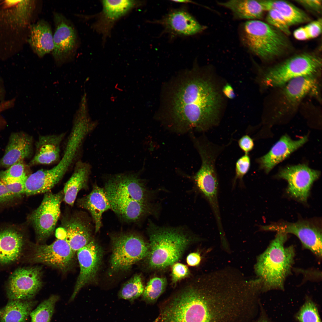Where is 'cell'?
Masks as SVG:
<instances>
[{
  "instance_id": "6da1fadb",
  "label": "cell",
  "mask_w": 322,
  "mask_h": 322,
  "mask_svg": "<svg viewBox=\"0 0 322 322\" xmlns=\"http://www.w3.org/2000/svg\"><path fill=\"white\" fill-rule=\"evenodd\" d=\"M156 322H247L248 308L234 287L206 275L159 303Z\"/></svg>"
},
{
  "instance_id": "7a4b0ae2",
  "label": "cell",
  "mask_w": 322,
  "mask_h": 322,
  "mask_svg": "<svg viewBox=\"0 0 322 322\" xmlns=\"http://www.w3.org/2000/svg\"><path fill=\"white\" fill-rule=\"evenodd\" d=\"M185 74L170 92L168 112L179 129L206 130L219 122L222 92L202 69L195 66Z\"/></svg>"
},
{
  "instance_id": "3957f363",
  "label": "cell",
  "mask_w": 322,
  "mask_h": 322,
  "mask_svg": "<svg viewBox=\"0 0 322 322\" xmlns=\"http://www.w3.org/2000/svg\"><path fill=\"white\" fill-rule=\"evenodd\" d=\"M148 227L149 251L146 257L151 270H164L172 265L191 243L199 239L181 227H159L151 222Z\"/></svg>"
},
{
  "instance_id": "277c9868",
  "label": "cell",
  "mask_w": 322,
  "mask_h": 322,
  "mask_svg": "<svg viewBox=\"0 0 322 322\" xmlns=\"http://www.w3.org/2000/svg\"><path fill=\"white\" fill-rule=\"evenodd\" d=\"M267 249L258 258L255 272L262 283L264 291L284 289L286 277L292 268L295 256L292 246L286 247L287 234L277 232Z\"/></svg>"
},
{
  "instance_id": "5b68a950",
  "label": "cell",
  "mask_w": 322,
  "mask_h": 322,
  "mask_svg": "<svg viewBox=\"0 0 322 322\" xmlns=\"http://www.w3.org/2000/svg\"><path fill=\"white\" fill-rule=\"evenodd\" d=\"M240 38L244 46L252 53L264 61L283 55L289 48L284 34L259 20L246 21L242 24Z\"/></svg>"
},
{
  "instance_id": "8992f818",
  "label": "cell",
  "mask_w": 322,
  "mask_h": 322,
  "mask_svg": "<svg viewBox=\"0 0 322 322\" xmlns=\"http://www.w3.org/2000/svg\"><path fill=\"white\" fill-rule=\"evenodd\" d=\"M322 59L309 53L294 55L269 68L261 75V84L267 88L280 87L298 77L316 76L322 68Z\"/></svg>"
},
{
  "instance_id": "52a82bcc",
  "label": "cell",
  "mask_w": 322,
  "mask_h": 322,
  "mask_svg": "<svg viewBox=\"0 0 322 322\" xmlns=\"http://www.w3.org/2000/svg\"><path fill=\"white\" fill-rule=\"evenodd\" d=\"M316 76L298 77L279 87V90L270 101L267 112L277 117L295 112L306 96L318 95L319 85Z\"/></svg>"
},
{
  "instance_id": "ba28073f",
  "label": "cell",
  "mask_w": 322,
  "mask_h": 322,
  "mask_svg": "<svg viewBox=\"0 0 322 322\" xmlns=\"http://www.w3.org/2000/svg\"><path fill=\"white\" fill-rule=\"evenodd\" d=\"M111 239L110 269L112 273L128 270L149 253V243L138 234L120 233L112 235Z\"/></svg>"
},
{
  "instance_id": "9c48e42d",
  "label": "cell",
  "mask_w": 322,
  "mask_h": 322,
  "mask_svg": "<svg viewBox=\"0 0 322 322\" xmlns=\"http://www.w3.org/2000/svg\"><path fill=\"white\" fill-rule=\"evenodd\" d=\"M40 206L30 215L29 219L38 239L43 240L53 232L60 215L63 191L56 193H45Z\"/></svg>"
},
{
  "instance_id": "30bf717a",
  "label": "cell",
  "mask_w": 322,
  "mask_h": 322,
  "mask_svg": "<svg viewBox=\"0 0 322 322\" xmlns=\"http://www.w3.org/2000/svg\"><path fill=\"white\" fill-rule=\"evenodd\" d=\"M107 195L125 197L140 202L148 203L151 193L139 174L134 172L109 175L105 179Z\"/></svg>"
},
{
  "instance_id": "8fae6325",
  "label": "cell",
  "mask_w": 322,
  "mask_h": 322,
  "mask_svg": "<svg viewBox=\"0 0 322 322\" xmlns=\"http://www.w3.org/2000/svg\"><path fill=\"white\" fill-rule=\"evenodd\" d=\"M102 9L92 17L95 18L92 29L102 36L103 43L110 35L111 31L117 21L134 9L143 6V1L121 0L101 1Z\"/></svg>"
},
{
  "instance_id": "7c38bea8",
  "label": "cell",
  "mask_w": 322,
  "mask_h": 322,
  "mask_svg": "<svg viewBox=\"0 0 322 322\" xmlns=\"http://www.w3.org/2000/svg\"><path fill=\"white\" fill-rule=\"evenodd\" d=\"M41 271L38 267H20L10 275L6 290L10 300H30L42 285Z\"/></svg>"
},
{
  "instance_id": "4fadbf2b",
  "label": "cell",
  "mask_w": 322,
  "mask_h": 322,
  "mask_svg": "<svg viewBox=\"0 0 322 322\" xmlns=\"http://www.w3.org/2000/svg\"><path fill=\"white\" fill-rule=\"evenodd\" d=\"M260 228L263 230L292 234L299 239L305 248L317 256L321 257V229L312 222L306 220L293 223L279 222L262 226Z\"/></svg>"
},
{
  "instance_id": "5bb4252c",
  "label": "cell",
  "mask_w": 322,
  "mask_h": 322,
  "mask_svg": "<svg viewBox=\"0 0 322 322\" xmlns=\"http://www.w3.org/2000/svg\"><path fill=\"white\" fill-rule=\"evenodd\" d=\"M31 260L66 272L71 267L75 253L64 239H59L49 244L34 246Z\"/></svg>"
},
{
  "instance_id": "9a60e30c",
  "label": "cell",
  "mask_w": 322,
  "mask_h": 322,
  "mask_svg": "<svg viewBox=\"0 0 322 322\" xmlns=\"http://www.w3.org/2000/svg\"><path fill=\"white\" fill-rule=\"evenodd\" d=\"M54 19L55 30L52 54L58 63H62L75 52L78 44V36L73 24L63 15L55 13Z\"/></svg>"
},
{
  "instance_id": "2e32d148",
  "label": "cell",
  "mask_w": 322,
  "mask_h": 322,
  "mask_svg": "<svg viewBox=\"0 0 322 322\" xmlns=\"http://www.w3.org/2000/svg\"><path fill=\"white\" fill-rule=\"evenodd\" d=\"M319 171L312 169L304 165L287 167L282 169L278 177L288 183L287 191L291 197L302 202H306L313 182L319 177Z\"/></svg>"
},
{
  "instance_id": "e0dca14e",
  "label": "cell",
  "mask_w": 322,
  "mask_h": 322,
  "mask_svg": "<svg viewBox=\"0 0 322 322\" xmlns=\"http://www.w3.org/2000/svg\"><path fill=\"white\" fill-rule=\"evenodd\" d=\"M77 252L80 271L71 300L74 298L83 287L95 279L103 254L102 248L93 239Z\"/></svg>"
},
{
  "instance_id": "ac0fdd59",
  "label": "cell",
  "mask_w": 322,
  "mask_h": 322,
  "mask_svg": "<svg viewBox=\"0 0 322 322\" xmlns=\"http://www.w3.org/2000/svg\"><path fill=\"white\" fill-rule=\"evenodd\" d=\"M151 22L161 25L165 32L175 36H192L206 28L184 7L172 10L160 19Z\"/></svg>"
},
{
  "instance_id": "d6986e66",
  "label": "cell",
  "mask_w": 322,
  "mask_h": 322,
  "mask_svg": "<svg viewBox=\"0 0 322 322\" xmlns=\"http://www.w3.org/2000/svg\"><path fill=\"white\" fill-rule=\"evenodd\" d=\"M91 225L83 216L73 215L64 219L62 230L65 239L75 253L92 239Z\"/></svg>"
},
{
  "instance_id": "ffe728a7",
  "label": "cell",
  "mask_w": 322,
  "mask_h": 322,
  "mask_svg": "<svg viewBox=\"0 0 322 322\" xmlns=\"http://www.w3.org/2000/svg\"><path fill=\"white\" fill-rule=\"evenodd\" d=\"M196 185L210 204L218 225H221L218 202V181L216 169L209 165H202L194 177Z\"/></svg>"
},
{
  "instance_id": "44dd1931",
  "label": "cell",
  "mask_w": 322,
  "mask_h": 322,
  "mask_svg": "<svg viewBox=\"0 0 322 322\" xmlns=\"http://www.w3.org/2000/svg\"><path fill=\"white\" fill-rule=\"evenodd\" d=\"M107 196L111 209L127 222H137L156 212L155 208L149 203H142L119 196Z\"/></svg>"
},
{
  "instance_id": "7402d4cb",
  "label": "cell",
  "mask_w": 322,
  "mask_h": 322,
  "mask_svg": "<svg viewBox=\"0 0 322 322\" xmlns=\"http://www.w3.org/2000/svg\"><path fill=\"white\" fill-rule=\"evenodd\" d=\"M21 232L14 228L0 230V266L16 262L21 256L25 239Z\"/></svg>"
},
{
  "instance_id": "603a6c76",
  "label": "cell",
  "mask_w": 322,
  "mask_h": 322,
  "mask_svg": "<svg viewBox=\"0 0 322 322\" xmlns=\"http://www.w3.org/2000/svg\"><path fill=\"white\" fill-rule=\"evenodd\" d=\"M32 140L30 136L22 132L14 133L10 136L4 154L0 160V167H9L31 155Z\"/></svg>"
},
{
  "instance_id": "cb8c5ba5",
  "label": "cell",
  "mask_w": 322,
  "mask_h": 322,
  "mask_svg": "<svg viewBox=\"0 0 322 322\" xmlns=\"http://www.w3.org/2000/svg\"><path fill=\"white\" fill-rule=\"evenodd\" d=\"M307 140L306 136L296 140H292L287 135L282 136L267 153L260 158L261 167L266 172H269Z\"/></svg>"
},
{
  "instance_id": "d4e9b609",
  "label": "cell",
  "mask_w": 322,
  "mask_h": 322,
  "mask_svg": "<svg viewBox=\"0 0 322 322\" xmlns=\"http://www.w3.org/2000/svg\"><path fill=\"white\" fill-rule=\"evenodd\" d=\"M64 137L63 134L40 136L36 143L35 154L29 165L49 164L58 161Z\"/></svg>"
},
{
  "instance_id": "484cf974",
  "label": "cell",
  "mask_w": 322,
  "mask_h": 322,
  "mask_svg": "<svg viewBox=\"0 0 322 322\" xmlns=\"http://www.w3.org/2000/svg\"><path fill=\"white\" fill-rule=\"evenodd\" d=\"M81 208L90 213L95 225V232H98L102 226V217L104 212L111 209L110 204L103 188L95 184L91 192L78 200Z\"/></svg>"
},
{
  "instance_id": "4316f807",
  "label": "cell",
  "mask_w": 322,
  "mask_h": 322,
  "mask_svg": "<svg viewBox=\"0 0 322 322\" xmlns=\"http://www.w3.org/2000/svg\"><path fill=\"white\" fill-rule=\"evenodd\" d=\"M28 41L33 51L39 57L52 52L54 48L53 36L48 22L41 20L32 25Z\"/></svg>"
},
{
  "instance_id": "83f0119b",
  "label": "cell",
  "mask_w": 322,
  "mask_h": 322,
  "mask_svg": "<svg viewBox=\"0 0 322 322\" xmlns=\"http://www.w3.org/2000/svg\"><path fill=\"white\" fill-rule=\"evenodd\" d=\"M91 167L88 163L78 162L74 172L65 185L63 191V200L68 205H73L77 194L81 190L86 188Z\"/></svg>"
},
{
  "instance_id": "f1b7e54d",
  "label": "cell",
  "mask_w": 322,
  "mask_h": 322,
  "mask_svg": "<svg viewBox=\"0 0 322 322\" xmlns=\"http://www.w3.org/2000/svg\"><path fill=\"white\" fill-rule=\"evenodd\" d=\"M217 3L230 10L234 18L238 20H259L265 11L261 0H231Z\"/></svg>"
},
{
  "instance_id": "f546056e",
  "label": "cell",
  "mask_w": 322,
  "mask_h": 322,
  "mask_svg": "<svg viewBox=\"0 0 322 322\" xmlns=\"http://www.w3.org/2000/svg\"><path fill=\"white\" fill-rule=\"evenodd\" d=\"M265 11L274 10L278 12L290 26L309 21L307 14L290 2L282 0H261Z\"/></svg>"
},
{
  "instance_id": "4dcf8cb0",
  "label": "cell",
  "mask_w": 322,
  "mask_h": 322,
  "mask_svg": "<svg viewBox=\"0 0 322 322\" xmlns=\"http://www.w3.org/2000/svg\"><path fill=\"white\" fill-rule=\"evenodd\" d=\"M35 302L30 300H10L0 309V322H24Z\"/></svg>"
},
{
  "instance_id": "1f68e13d",
  "label": "cell",
  "mask_w": 322,
  "mask_h": 322,
  "mask_svg": "<svg viewBox=\"0 0 322 322\" xmlns=\"http://www.w3.org/2000/svg\"><path fill=\"white\" fill-rule=\"evenodd\" d=\"M167 284V280L164 277L152 278L145 288L142 295L143 301L148 304H154L164 292Z\"/></svg>"
},
{
  "instance_id": "d6a6232c",
  "label": "cell",
  "mask_w": 322,
  "mask_h": 322,
  "mask_svg": "<svg viewBox=\"0 0 322 322\" xmlns=\"http://www.w3.org/2000/svg\"><path fill=\"white\" fill-rule=\"evenodd\" d=\"M144 289L140 275L136 274L123 284L118 296L119 298L132 301L142 295Z\"/></svg>"
},
{
  "instance_id": "836d02e7",
  "label": "cell",
  "mask_w": 322,
  "mask_h": 322,
  "mask_svg": "<svg viewBox=\"0 0 322 322\" xmlns=\"http://www.w3.org/2000/svg\"><path fill=\"white\" fill-rule=\"evenodd\" d=\"M57 296L53 295L41 303L30 314L31 322H50Z\"/></svg>"
},
{
  "instance_id": "e575fe53",
  "label": "cell",
  "mask_w": 322,
  "mask_h": 322,
  "mask_svg": "<svg viewBox=\"0 0 322 322\" xmlns=\"http://www.w3.org/2000/svg\"><path fill=\"white\" fill-rule=\"evenodd\" d=\"M296 318L300 322H321L317 307L309 299L302 306Z\"/></svg>"
},
{
  "instance_id": "d590c367",
  "label": "cell",
  "mask_w": 322,
  "mask_h": 322,
  "mask_svg": "<svg viewBox=\"0 0 322 322\" xmlns=\"http://www.w3.org/2000/svg\"><path fill=\"white\" fill-rule=\"evenodd\" d=\"M23 161L12 165L5 171H0V180L2 182L25 180L27 177Z\"/></svg>"
},
{
  "instance_id": "8d00e7d4",
  "label": "cell",
  "mask_w": 322,
  "mask_h": 322,
  "mask_svg": "<svg viewBox=\"0 0 322 322\" xmlns=\"http://www.w3.org/2000/svg\"><path fill=\"white\" fill-rule=\"evenodd\" d=\"M267 11V23L285 35H289L290 33V26L284 17L274 10L270 9Z\"/></svg>"
},
{
  "instance_id": "74e56055",
  "label": "cell",
  "mask_w": 322,
  "mask_h": 322,
  "mask_svg": "<svg viewBox=\"0 0 322 322\" xmlns=\"http://www.w3.org/2000/svg\"><path fill=\"white\" fill-rule=\"evenodd\" d=\"M250 165V160L248 154H245L237 160L236 164L235 176L233 181V186L238 179L241 182L244 176L248 171Z\"/></svg>"
},
{
  "instance_id": "f35d334b",
  "label": "cell",
  "mask_w": 322,
  "mask_h": 322,
  "mask_svg": "<svg viewBox=\"0 0 322 322\" xmlns=\"http://www.w3.org/2000/svg\"><path fill=\"white\" fill-rule=\"evenodd\" d=\"M189 273V271L187 266L179 263H174L172 265L171 274L173 283L175 284L188 276Z\"/></svg>"
},
{
  "instance_id": "ab89813d",
  "label": "cell",
  "mask_w": 322,
  "mask_h": 322,
  "mask_svg": "<svg viewBox=\"0 0 322 322\" xmlns=\"http://www.w3.org/2000/svg\"><path fill=\"white\" fill-rule=\"evenodd\" d=\"M25 180L2 182L4 183L10 193L15 198L20 197L24 193Z\"/></svg>"
},
{
  "instance_id": "60d3db41",
  "label": "cell",
  "mask_w": 322,
  "mask_h": 322,
  "mask_svg": "<svg viewBox=\"0 0 322 322\" xmlns=\"http://www.w3.org/2000/svg\"><path fill=\"white\" fill-rule=\"evenodd\" d=\"M309 39L319 36L322 31V19L319 18L312 21L304 26Z\"/></svg>"
},
{
  "instance_id": "b9f144b4",
  "label": "cell",
  "mask_w": 322,
  "mask_h": 322,
  "mask_svg": "<svg viewBox=\"0 0 322 322\" xmlns=\"http://www.w3.org/2000/svg\"><path fill=\"white\" fill-rule=\"evenodd\" d=\"M322 1L321 0H302L295 1L309 10L319 13L321 10Z\"/></svg>"
},
{
  "instance_id": "7bdbcfd3",
  "label": "cell",
  "mask_w": 322,
  "mask_h": 322,
  "mask_svg": "<svg viewBox=\"0 0 322 322\" xmlns=\"http://www.w3.org/2000/svg\"><path fill=\"white\" fill-rule=\"evenodd\" d=\"M238 144L240 148L245 154H248L253 149L254 146L252 139L247 135H244L239 139Z\"/></svg>"
},
{
  "instance_id": "ee69618b",
  "label": "cell",
  "mask_w": 322,
  "mask_h": 322,
  "mask_svg": "<svg viewBox=\"0 0 322 322\" xmlns=\"http://www.w3.org/2000/svg\"><path fill=\"white\" fill-rule=\"evenodd\" d=\"M16 101V98H14L11 99L4 100L0 102V128L6 124V121L2 116L1 113L13 107Z\"/></svg>"
},
{
  "instance_id": "f6af8a7d",
  "label": "cell",
  "mask_w": 322,
  "mask_h": 322,
  "mask_svg": "<svg viewBox=\"0 0 322 322\" xmlns=\"http://www.w3.org/2000/svg\"><path fill=\"white\" fill-rule=\"evenodd\" d=\"M14 198L4 183L0 180V203L9 202Z\"/></svg>"
},
{
  "instance_id": "bcb514c9",
  "label": "cell",
  "mask_w": 322,
  "mask_h": 322,
  "mask_svg": "<svg viewBox=\"0 0 322 322\" xmlns=\"http://www.w3.org/2000/svg\"><path fill=\"white\" fill-rule=\"evenodd\" d=\"M201 260V257L198 252H193L189 254L186 258L188 264L191 266H198Z\"/></svg>"
},
{
  "instance_id": "7dc6e473",
  "label": "cell",
  "mask_w": 322,
  "mask_h": 322,
  "mask_svg": "<svg viewBox=\"0 0 322 322\" xmlns=\"http://www.w3.org/2000/svg\"><path fill=\"white\" fill-rule=\"evenodd\" d=\"M293 34L294 38L299 41H304L309 39L304 27H299L295 30Z\"/></svg>"
},
{
  "instance_id": "c3c4849f",
  "label": "cell",
  "mask_w": 322,
  "mask_h": 322,
  "mask_svg": "<svg viewBox=\"0 0 322 322\" xmlns=\"http://www.w3.org/2000/svg\"><path fill=\"white\" fill-rule=\"evenodd\" d=\"M222 94L227 98L230 99L234 98L235 95L231 86L229 84L225 85L222 89Z\"/></svg>"
},
{
  "instance_id": "681fc988",
  "label": "cell",
  "mask_w": 322,
  "mask_h": 322,
  "mask_svg": "<svg viewBox=\"0 0 322 322\" xmlns=\"http://www.w3.org/2000/svg\"><path fill=\"white\" fill-rule=\"evenodd\" d=\"M5 95L6 91L3 81L0 78V102L5 100Z\"/></svg>"
},
{
  "instance_id": "f907efd6",
  "label": "cell",
  "mask_w": 322,
  "mask_h": 322,
  "mask_svg": "<svg viewBox=\"0 0 322 322\" xmlns=\"http://www.w3.org/2000/svg\"><path fill=\"white\" fill-rule=\"evenodd\" d=\"M256 322H267V321L264 318H260Z\"/></svg>"
}]
</instances>
